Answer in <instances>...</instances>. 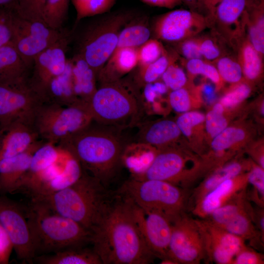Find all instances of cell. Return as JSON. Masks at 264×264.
Listing matches in <instances>:
<instances>
[{"label": "cell", "instance_id": "1", "mask_svg": "<svg viewBox=\"0 0 264 264\" xmlns=\"http://www.w3.org/2000/svg\"><path fill=\"white\" fill-rule=\"evenodd\" d=\"M143 210L128 196L115 191L106 214L92 233L93 249L102 264H148L156 257L142 231Z\"/></svg>", "mask_w": 264, "mask_h": 264}, {"label": "cell", "instance_id": "37", "mask_svg": "<svg viewBox=\"0 0 264 264\" xmlns=\"http://www.w3.org/2000/svg\"><path fill=\"white\" fill-rule=\"evenodd\" d=\"M248 184L252 189H247V197L249 201L257 206L264 207V171L259 165H253L248 172Z\"/></svg>", "mask_w": 264, "mask_h": 264}, {"label": "cell", "instance_id": "55", "mask_svg": "<svg viewBox=\"0 0 264 264\" xmlns=\"http://www.w3.org/2000/svg\"><path fill=\"white\" fill-rule=\"evenodd\" d=\"M252 207L251 217L253 222L261 235L264 237V207L257 206Z\"/></svg>", "mask_w": 264, "mask_h": 264}, {"label": "cell", "instance_id": "50", "mask_svg": "<svg viewBox=\"0 0 264 264\" xmlns=\"http://www.w3.org/2000/svg\"><path fill=\"white\" fill-rule=\"evenodd\" d=\"M191 95L185 87L172 90L169 95V101L172 108L177 112L187 111L191 107Z\"/></svg>", "mask_w": 264, "mask_h": 264}, {"label": "cell", "instance_id": "22", "mask_svg": "<svg viewBox=\"0 0 264 264\" xmlns=\"http://www.w3.org/2000/svg\"><path fill=\"white\" fill-rule=\"evenodd\" d=\"M181 132L176 122L168 119L143 123L137 134L136 143L154 148L166 147L179 136ZM156 149V148H155Z\"/></svg>", "mask_w": 264, "mask_h": 264}, {"label": "cell", "instance_id": "36", "mask_svg": "<svg viewBox=\"0 0 264 264\" xmlns=\"http://www.w3.org/2000/svg\"><path fill=\"white\" fill-rule=\"evenodd\" d=\"M69 0H47L43 14L44 22L50 27L60 30L67 15Z\"/></svg>", "mask_w": 264, "mask_h": 264}, {"label": "cell", "instance_id": "51", "mask_svg": "<svg viewBox=\"0 0 264 264\" xmlns=\"http://www.w3.org/2000/svg\"><path fill=\"white\" fill-rule=\"evenodd\" d=\"M264 255L245 244L235 256L232 264H263Z\"/></svg>", "mask_w": 264, "mask_h": 264}, {"label": "cell", "instance_id": "58", "mask_svg": "<svg viewBox=\"0 0 264 264\" xmlns=\"http://www.w3.org/2000/svg\"><path fill=\"white\" fill-rule=\"evenodd\" d=\"M202 10L206 12V16L209 18L213 13L217 5L221 0H200Z\"/></svg>", "mask_w": 264, "mask_h": 264}, {"label": "cell", "instance_id": "27", "mask_svg": "<svg viewBox=\"0 0 264 264\" xmlns=\"http://www.w3.org/2000/svg\"><path fill=\"white\" fill-rule=\"evenodd\" d=\"M33 262L40 264H102L95 251L82 246L68 248L53 253L35 256Z\"/></svg>", "mask_w": 264, "mask_h": 264}, {"label": "cell", "instance_id": "57", "mask_svg": "<svg viewBox=\"0 0 264 264\" xmlns=\"http://www.w3.org/2000/svg\"><path fill=\"white\" fill-rule=\"evenodd\" d=\"M77 13L76 24L84 19V15L89 0H71Z\"/></svg>", "mask_w": 264, "mask_h": 264}, {"label": "cell", "instance_id": "61", "mask_svg": "<svg viewBox=\"0 0 264 264\" xmlns=\"http://www.w3.org/2000/svg\"><path fill=\"white\" fill-rule=\"evenodd\" d=\"M264 103H263V104H262V107L261 108V112L263 114V115H264Z\"/></svg>", "mask_w": 264, "mask_h": 264}, {"label": "cell", "instance_id": "7", "mask_svg": "<svg viewBox=\"0 0 264 264\" xmlns=\"http://www.w3.org/2000/svg\"><path fill=\"white\" fill-rule=\"evenodd\" d=\"M118 190L129 197L143 211L160 212L171 221L187 210L188 190L169 182L131 178Z\"/></svg>", "mask_w": 264, "mask_h": 264}, {"label": "cell", "instance_id": "23", "mask_svg": "<svg viewBox=\"0 0 264 264\" xmlns=\"http://www.w3.org/2000/svg\"><path fill=\"white\" fill-rule=\"evenodd\" d=\"M138 63V47L115 49L97 77L101 84L118 80L131 72Z\"/></svg>", "mask_w": 264, "mask_h": 264}, {"label": "cell", "instance_id": "16", "mask_svg": "<svg viewBox=\"0 0 264 264\" xmlns=\"http://www.w3.org/2000/svg\"><path fill=\"white\" fill-rule=\"evenodd\" d=\"M69 41L70 33L35 57L28 81L41 97L47 84L65 71L67 63L66 50Z\"/></svg>", "mask_w": 264, "mask_h": 264}, {"label": "cell", "instance_id": "11", "mask_svg": "<svg viewBox=\"0 0 264 264\" xmlns=\"http://www.w3.org/2000/svg\"><path fill=\"white\" fill-rule=\"evenodd\" d=\"M172 222L167 258L176 264H198L205 261L203 240L197 219L185 212Z\"/></svg>", "mask_w": 264, "mask_h": 264}, {"label": "cell", "instance_id": "38", "mask_svg": "<svg viewBox=\"0 0 264 264\" xmlns=\"http://www.w3.org/2000/svg\"><path fill=\"white\" fill-rule=\"evenodd\" d=\"M216 68L222 81L232 84L241 82L243 73L236 58L223 55L216 61Z\"/></svg>", "mask_w": 264, "mask_h": 264}, {"label": "cell", "instance_id": "53", "mask_svg": "<svg viewBox=\"0 0 264 264\" xmlns=\"http://www.w3.org/2000/svg\"><path fill=\"white\" fill-rule=\"evenodd\" d=\"M115 2L116 0H89L84 13V18L108 12Z\"/></svg>", "mask_w": 264, "mask_h": 264}, {"label": "cell", "instance_id": "25", "mask_svg": "<svg viewBox=\"0 0 264 264\" xmlns=\"http://www.w3.org/2000/svg\"><path fill=\"white\" fill-rule=\"evenodd\" d=\"M245 169L243 163L234 161L215 170L189 192L187 209L190 210L196 203L222 182L244 174Z\"/></svg>", "mask_w": 264, "mask_h": 264}, {"label": "cell", "instance_id": "4", "mask_svg": "<svg viewBox=\"0 0 264 264\" xmlns=\"http://www.w3.org/2000/svg\"><path fill=\"white\" fill-rule=\"evenodd\" d=\"M25 208L35 256L91 243L89 231L44 204L30 200Z\"/></svg>", "mask_w": 264, "mask_h": 264}, {"label": "cell", "instance_id": "46", "mask_svg": "<svg viewBox=\"0 0 264 264\" xmlns=\"http://www.w3.org/2000/svg\"><path fill=\"white\" fill-rule=\"evenodd\" d=\"M14 14L13 7H0V47L11 43Z\"/></svg>", "mask_w": 264, "mask_h": 264}, {"label": "cell", "instance_id": "6", "mask_svg": "<svg viewBox=\"0 0 264 264\" xmlns=\"http://www.w3.org/2000/svg\"><path fill=\"white\" fill-rule=\"evenodd\" d=\"M136 16L132 10L116 12L88 21L74 37L76 56L83 59L96 77L115 50L121 30Z\"/></svg>", "mask_w": 264, "mask_h": 264}, {"label": "cell", "instance_id": "8", "mask_svg": "<svg viewBox=\"0 0 264 264\" xmlns=\"http://www.w3.org/2000/svg\"><path fill=\"white\" fill-rule=\"evenodd\" d=\"M92 121L85 104L65 106L44 103L37 110L33 124L40 140L58 145Z\"/></svg>", "mask_w": 264, "mask_h": 264}, {"label": "cell", "instance_id": "56", "mask_svg": "<svg viewBox=\"0 0 264 264\" xmlns=\"http://www.w3.org/2000/svg\"><path fill=\"white\" fill-rule=\"evenodd\" d=\"M150 5L172 9L182 2L181 0H141Z\"/></svg>", "mask_w": 264, "mask_h": 264}, {"label": "cell", "instance_id": "21", "mask_svg": "<svg viewBox=\"0 0 264 264\" xmlns=\"http://www.w3.org/2000/svg\"><path fill=\"white\" fill-rule=\"evenodd\" d=\"M40 140L33 124L14 123L0 132V159L26 152Z\"/></svg>", "mask_w": 264, "mask_h": 264}, {"label": "cell", "instance_id": "54", "mask_svg": "<svg viewBox=\"0 0 264 264\" xmlns=\"http://www.w3.org/2000/svg\"><path fill=\"white\" fill-rule=\"evenodd\" d=\"M13 250L12 242L8 234L0 224V264L9 263Z\"/></svg>", "mask_w": 264, "mask_h": 264}, {"label": "cell", "instance_id": "9", "mask_svg": "<svg viewBox=\"0 0 264 264\" xmlns=\"http://www.w3.org/2000/svg\"><path fill=\"white\" fill-rule=\"evenodd\" d=\"M69 34L62 29H53L44 22L22 19L14 10L11 44L31 69L38 55Z\"/></svg>", "mask_w": 264, "mask_h": 264}, {"label": "cell", "instance_id": "42", "mask_svg": "<svg viewBox=\"0 0 264 264\" xmlns=\"http://www.w3.org/2000/svg\"><path fill=\"white\" fill-rule=\"evenodd\" d=\"M185 67L188 73L192 75H201L206 77L217 86L222 81L216 67L211 62L203 59L186 60Z\"/></svg>", "mask_w": 264, "mask_h": 264}, {"label": "cell", "instance_id": "13", "mask_svg": "<svg viewBox=\"0 0 264 264\" xmlns=\"http://www.w3.org/2000/svg\"><path fill=\"white\" fill-rule=\"evenodd\" d=\"M0 224L8 234L17 258L31 264L35 257L25 208L0 194Z\"/></svg>", "mask_w": 264, "mask_h": 264}, {"label": "cell", "instance_id": "2", "mask_svg": "<svg viewBox=\"0 0 264 264\" xmlns=\"http://www.w3.org/2000/svg\"><path fill=\"white\" fill-rule=\"evenodd\" d=\"M121 131L92 121L57 146L74 155L84 171L108 187L120 171L128 145Z\"/></svg>", "mask_w": 264, "mask_h": 264}, {"label": "cell", "instance_id": "43", "mask_svg": "<svg viewBox=\"0 0 264 264\" xmlns=\"http://www.w3.org/2000/svg\"><path fill=\"white\" fill-rule=\"evenodd\" d=\"M165 50L157 39H149L138 47V58L140 68L158 59L165 52Z\"/></svg>", "mask_w": 264, "mask_h": 264}, {"label": "cell", "instance_id": "19", "mask_svg": "<svg viewBox=\"0 0 264 264\" xmlns=\"http://www.w3.org/2000/svg\"><path fill=\"white\" fill-rule=\"evenodd\" d=\"M248 172L222 182L190 210L195 216L205 219L214 210L234 198L248 186Z\"/></svg>", "mask_w": 264, "mask_h": 264}, {"label": "cell", "instance_id": "31", "mask_svg": "<svg viewBox=\"0 0 264 264\" xmlns=\"http://www.w3.org/2000/svg\"><path fill=\"white\" fill-rule=\"evenodd\" d=\"M75 93L78 99L86 103L96 89V75L88 64L81 58L76 56L70 61Z\"/></svg>", "mask_w": 264, "mask_h": 264}, {"label": "cell", "instance_id": "20", "mask_svg": "<svg viewBox=\"0 0 264 264\" xmlns=\"http://www.w3.org/2000/svg\"><path fill=\"white\" fill-rule=\"evenodd\" d=\"M44 142L40 140L26 152L0 159V194L17 192L28 172L33 154Z\"/></svg>", "mask_w": 264, "mask_h": 264}, {"label": "cell", "instance_id": "33", "mask_svg": "<svg viewBox=\"0 0 264 264\" xmlns=\"http://www.w3.org/2000/svg\"><path fill=\"white\" fill-rule=\"evenodd\" d=\"M63 153L64 150L57 145L44 142L33 154L29 169L21 185L31 177L58 163Z\"/></svg>", "mask_w": 264, "mask_h": 264}, {"label": "cell", "instance_id": "35", "mask_svg": "<svg viewBox=\"0 0 264 264\" xmlns=\"http://www.w3.org/2000/svg\"><path fill=\"white\" fill-rule=\"evenodd\" d=\"M242 191L229 201L217 208L205 219L211 223L220 227L238 214L246 209L250 204L246 193Z\"/></svg>", "mask_w": 264, "mask_h": 264}, {"label": "cell", "instance_id": "32", "mask_svg": "<svg viewBox=\"0 0 264 264\" xmlns=\"http://www.w3.org/2000/svg\"><path fill=\"white\" fill-rule=\"evenodd\" d=\"M135 143L134 145H128L125 150L123 163L132 172V176L143 173L149 166L156 154L155 148L145 144Z\"/></svg>", "mask_w": 264, "mask_h": 264}, {"label": "cell", "instance_id": "24", "mask_svg": "<svg viewBox=\"0 0 264 264\" xmlns=\"http://www.w3.org/2000/svg\"><path fill=\"white\" fill-rule=\"evenodd\" d=\"M30 69L11 43L0 47V84H12L27 80Z\"/></svg>", "mask_w": 264, "mask_h": 264}, {"label": "cell", "instance_id": "12", "mask_svg": "<svg viewBox=\"0 0 264 264\" xmlns=\"http://www.w3.org/2000/svg\"><path fill=\"white\" fill-rule=\"evenodd\" d=\"M190 160L176 150L166 147L158 149L147 169L142 174L132 176L131 178L165 181L188 190L195 179L198 168L188 166Z\"/></svg>", "mask_w": 264, "mask_h": 264}, {"label": "cell", "instance_id": "41", "mask_svg": "<svg viewBox=\"0 0 264 264\" xmlns=\"http://www.w3.org/2000/svg\"><path fill=\"white\" fill-rule=\"evenodd\" d=\"M244 131L236 127H226L213 138L211 142L213 150L220 154L243 140Z\"/></svg>", "mask_w": 264, "mask_h": 264}, {"label": "cell", "instance_id": "52", "mask_svg": "<svg viewBox=\"0 0 264 264\" xmlns=\"http://www.w3.org/2000/svg\"><path fill=\"white\" fill-rule=\"evenodd\" d=\"M177 50L187 60L203 59L199 50L197 36L178 42Z\"/></svg>", "mask_w": 264, "mask_h": 264}, {"label": "cell", "instance_id": "39", "mask_svg": "<svg viewBox=\"0 0 264 264\" xmlns=\"http://www.w3.org/2000/svg\"><path fill=\"white\" fill-rule=\"evenodd\" d=\"M47 0H16L14 6L21 18L31 21L44 22L43 14Z\"/></svg>", "mask_w": 264, "mask_h": 264}, {"label": "cell", "instance_id": "14", "mask_svg": "<svg viewBox=\"0 0 264 264\" xmlns=\"http://www.w3.org/2000/svg\"><path fill=\"white\" fill-rule=\"evenodd\" d=\"M208 17L191 10L176 9L160 16L156 21L154 31L157 39L178 43L197 36L209 27Z\"/></svg>", "mask_w": 264, "mask_h": 264}, {"label": "cell", "instance_id": "60", "mask_svg": "<svg viewBox=\"0 0 264 264\" xmlns=\"http://www.w3.org/2000/svg\"><path fill=\"white\" fill-rule=\"evenodd\" d=\"M16 0H0V7H14Z\"/></svg>", "mask_w": 264, "mask_h": 264}, {"label": "cell", "instance_id": "48", "mask_svg": "<svg viewBox=\"0 0 264 264\" xmlns=\"http://www.w3.org/2000/svg\"><path fill=\"white\" fill-rule=\"evenodd\" d=\"M205 116L204 114L198 111H186L180 115L176 122L181 133L189 137L194 128L204 121Z\"/></svg>", "mask_w": 264, "mask_h": 264}, {"label": "cell", "instance_id": "10", "mask_svg": "<svg viewBox=\"0 0 264 264\" xmlns=\"http://www.w3.org/2000/svg\"><path fill=\"white\" fill-rule=\"evenodd\" d=\"M44 101L28 79L12 84H0V132L17 122L33 124Z\"/></svg>", "mask_w": 264, "mask_h": 264}, {"label": "cell", "instance_id": "28", "mask_svg": "<svg viewBox=\"0 0 264 264\" xmlns=\"http://www.w3.org/2000/svg\"><path fill=\"white\" fill-rule=\"evenodd\" d=\"M237 51V59L240 64L243 76L248 81H255L263 70V58L252 45L246 33L233 45Z\"/></svg>", "mask_w": 264, "mask_h": 264}, {"label": "cell", "instance_id": "15", "mask_svg": "<svg viewBox=\"0 0 264 264\" xmlns=\"http://www.w3.org/2000/svg\"><path fill=\"white\" fill-rule=\"evenodd\" d=\"M202 236L206 254L205 262L218 264H232L245 241L206 219H197Z\"/></svg>", "mask_w": 264, "mask_h": 264}, {"label": "cell", "instance_id": "47", "mask_svg": "<svg viewBox=\"0 0 264 264\" xmlns=\"http://www.w3.org/2000/svg\"><path fill=\"white\" fill-rule=\"evenodd\" d=\"M227 92L220 99V103L225 107H233L245 100L250 94V86L240 82Z\"/></svg>", "mask_w": 264, "mask_h": 264}, {"label": "cell", "instance_id": "49", "mask_svg": "<svg viewBox=\"0 0 264 264\" xmlns=\"http://www.w3.org/2000/svg\"><path fill=\"white\" fill-rule=\"evenodd\" d=\"M199 50L203 58L207 61L215 62L221 56V49L215 38L209 36H197Z\"/></svg>", "mask_w": 264, "mask_h": 264}, {"label": "cell", "instance_id": "17", "mask_svg": "<svg viewBox=\"0 0 264 264\" xmlns=\"http://www.w3.org/2000/svg\"><path fill=\"white\" fill-rule=\"evenodd\" d=\"M247 0H221L208 18L215 35L233 45L244 34Z\"/></svg>", "mask_w": 264, "mask_h": 264}, {"label": "cell", "instance_id": "5", "mask_svg": "<svg viewBox=\"0 0 264 264\" xmlns=\"http://www.w3.org/2000/svg\"><path fill=\"white\" fill-rule=\"evenodd\" d=\"M86 105L93 121L120 130L139 124L145 110L136 85L121 79L101 84Z\"/></svg>", "mask_w": 264, "mask_h": 264}, {"label": "cell", "instance_id": "34", "mask_svg": "<svg viewBox=\"0 0 264 264\" xmlns=\"http://www.w3.org/2000/svg\"><path fill=\"white\" fill-rule=\"evenodd\" d=\"M145 17L132 19L120 31L115 49L125 47H138L150 39L151 32L145 22Z\"/></svg>", "mask_w": 264, "mask_h": 264}, {"label": "cell", "instance_id": "29", "mask_svg": "<svg viewBox=\"0 0 264 264\" xmlns=\"http://www.w3.org/2000/svg\"><path fill=\"white\" fill-rule=\"evenodd\" d=\"M252 206H249L220 227L239 237L258 248L264 246L263 237L255 227L251 217Z\"/></svg>", "mask_w": 264, "mask_h": 264}, {"label": "cell", "instance_id": "18", "mask_svg": "<svg viewBox=\"0 0 264 264\" xmlns=\"http://www.w3.org/2000/svg\"><path fill=\"white\" fill-rule=\"evenodd\" d=\"M143 211L142 231L147 245L156 258H168L172 222L156 211Z\"/></svg>", "mask_w": 264, "mask_h": 264}, {"label": "cell", "instance_id": "26", "mask_svg": "<svg viewBox=\"0 0 264 264\" xmlns=\"http://www.w3.org/2000/svg\"><path fill=\"white\" fill-rule=\"evenodd\" d=\"M245 32L254 48L264 57V0H247L244 12Z\"/></svg>", "mask_w": 264, "mask_h": 264}, {"label": "cell", "instance_id": "30", "mask_svg": "<svg viewBox=\"0 0 264 264\" xmlns=\"http://www.w3.org/2000/svg\"><path fill=\"white\" fill-rule=\"evenodd\" d=\"M83 171L78 160L67 153L66 160L61 171L31 198L48 195L71 185L80 177Z\"/></svg>", "mask_w": 264, "mask_h": 264}, {"label": "cell", "instance_id": "3", "mask_svg": "<svg viewBox=\"0 0 264 264\" xmlns=\"http://www.w3.org/2000/svg\"><path fill=\"white\" fill-rule=\"evenodd\" d=\"M115 194L85 171L71 185L31 200L81 224L92 234L109 209Z\"/></svg>", "mask_w": 264, "mask_h": 264}, {"label": "cell", "instance_id": "44", "mask_svg": "<svg viewBox=\"0 0 264 264\" xmlns=\"http://www.w3.org/2000/svg\"><path fill=\"white\" fill-rule=\"evenodd\" d=\"M223 107L221 103H217L205 116L206 131L212 138L227 127V121L223 114Z\"/></svg>", "mask_w": 264, "mask_h": 264}, {"label": "cell", "instance_id": "40", "mask_svg": "<svg viewBox=\"0 0 264 264\" xmlns=\"http://www.w3.org/2000/svg\"><path fill=\"white\" fill-rule=\"evenodd\" d=\"M173 56L169 55L166 51L154 62L140 68L139 78L145 85L156 81L162 76L168 66L175 61Z\"/></svg>", "mask_w": 264, "mask_h": 264}, {"label": "cell", "instance_id": "45", "mask_svg": "<svg viewBox=\"0 0 264 264\" xmlns=\"http://www.w3.org/2000/svg\"><path fill=\"white\" fill-rule=\"evenodd\" d=\"M175 62L170 64L161 76L164 84L172 90L185 87L187 82L184 71Z\"/></svg>", "mask_w": 264, "mask_h": 264}, {"label": "cell", "instance_id": "59", "mask_svg": "<svg viewBox=\"0 0 264 264\" xmlns=\"http://www.w3.org/2000/svg\"><path fill=\"white\" fill-rule=\"evenodd\" d=\"M190 10L201 13L202 8L200 0H181Z\"/></svg>", "mask_w": 264, "mask_h": 264}]
</instances>
